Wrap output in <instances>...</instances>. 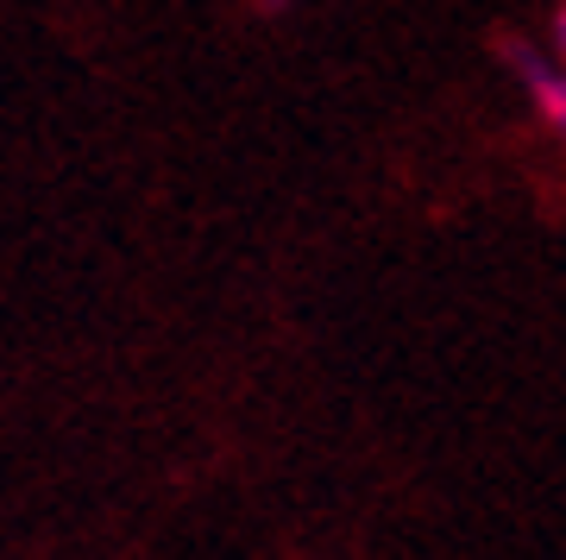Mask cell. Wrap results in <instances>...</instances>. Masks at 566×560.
Masks as SVG:
<instances>
[{
    "instance_id": "obj_1",
    "label": "cell",
    "mask_w": 566,
    "mask_h": 560,
    "mask_svg": "<svg viewBox=\"0 0 566 560\" xmlns=\"http://www.w3.org/2000/svg\"><path fill=\"white\" fill-rule=\"evenodd\" d=\"M504 63L516 70V76H523L528 101H535V114H542V121H547V126H554V133L566 139V70L542 63V58H535V51H528L523 39H516V44L504 39Z\"/></svg>"
},
{
    "instance_id": "obj_2",
    "label": "cell",
    "mask_w": 566,
    "mask_h": 560,
    "mask_svg": "<svg viewBox=\"0 0 566 560\" xmlns=\"http://www.w3.org/2000/svg\"><path fill=\"white\" fill-rule=\"evenodd\" d=\"M554 51L566 58V7H554Z\"/></svg>"
}]
</instances>
